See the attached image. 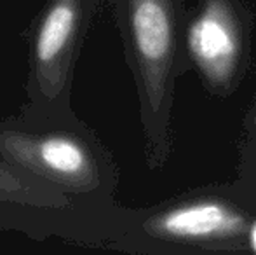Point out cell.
Returning a JSON list of instances; mask_svg holds the SVG:
<instances>
[{"instance_id":"cell-1","label":"cell","mask_w":256,"mask_h":255,"mask_svg":"<svg viewBox=\"0 0 256 255\" xmlns=\"http://www.w3.org/2000/svg\"><path fill=\"white\" fill-rule=\"evenodd\" d=\"M0 159L72 199L92 197L110 185L106 157L75 116L2 121Z\"/></svg>"},{"instance_id":"cell-5","label":"cell","mask_w":256,"mask_h":255,"mask_svg":"<svg viewBox=\"0 0 256 255\" xmlns=\"http://www.w3.org/2000/svg\"><path fill=\"white\" fill-rule=\"evenodd\" d=\"M242 211L220 199H197L166 210L145 222V231L158 238L186 243L225 241L246 232Z\"/></svg>"},{"instance_id":"cell-6","label":"cell","mask_w":256,"mask_h":255,"mask_svg":"<svg viewBox=\"0 0 256 255\" xmlns=\"http://www.w3.org/2000/svg\"><path fill=\"white\" fill-rule=\"evenodd\" d=\"M10 210L38 218L40 215H66L74 213V199L0 159V213H10Z\"/></svg>"},{"instance_id":"cell-4","label":"cell","mask_w":256,"mask_h":255,"mask_svg":"<svg viewBox=\"0 0 256 255\" xmlns=\"http://www.w3.org/2000/svg\"><path fill=\"white\" fill-rule=\"evenodd\" d=\"M188 49L212 88H228L242 56V32L228 0H206L190 25Z\"/></svg>"},{"instance_id":"cell-2","label":"cell","mask_w":256,"mask_h":255,"mask_svg":"<svg viewBox=\"0 0 256 255\" xmlns=\"http://www.w3.org/2000/svg\"><path fill=\"white\" fill-rule=\"evenodd\" d=\"M98 0H48L30 34L26 95L23 116L64 119L70 105L74 67Z\"/></svg>"},{"instance_id":"cell-7","label":"cell","mask_w":256,"mask_h":255,"mask_svg":"<svg viewBox=\"0 0 256 255\" xmlns=\"http://www.w3.org/2000/svg\"><path fill=\"white\" fill-rule=\"evenodd\" d=\"M251 245H253V248L256 250V224L253 225V229H251Z\"/></svg>"},{"instance_id":"cell-3","label":"cell","mask_w":256,"mask_h":255,"mask_svg":"<svg viewBox=\"0 0 256 255\" xmlns=\"http://www.w3.org/2000/svg\"><path fill=\"white\" fill-rule=\"evenodd\" d=\"M118 20L138 82L150 159L160 157L162 110L176 53L172 0H118Z\"/></svg>"}]
</instances>
